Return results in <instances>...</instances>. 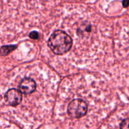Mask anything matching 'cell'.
Segmentation results:
<instances>
[{
	"label": "cell",
	"mask_w": 129,
	"mask_h": 129,
	"mask_svg": "<svg viewBox=\"0 0 129 129\" xmlns=\"http://www.w3.org/2000/svg\"><path fill=\"white\" fill-rule=\"evenodd\" d=\"M19 90L25 94H31L36 89V83L33 79L25 78L20 82L18 86Z\"/></svg>",
	"instance_id": "obj_4"
},
{
	"label": "cell",
	"mask_w": 129,
	"mask_h": 129,
	"mask_svg": "<svg viewBox=\"0 0 129 129\" xmlns=\"http://www.w3.org/2000/svg\"><path fill=\"white\" fill-rule=\"evenodd\" d=\"M88 105L84 101L76 99L69 103L68 107V113L71 117L79 118L86 114Z\"/></svg>",
	"instance_id": "obj_2"
},
{
	"label": "cell",
	"mask_w": 129,
	"mask_h": 129,
	"mask_svg": "<svg viewBox=\"0 0 129 129\" xmlns=\"http://www.w3.org/2000/svg\"><path fill=\"white\" fill-rule=\"evenodd\" d=\"M73 40L68 34L62 30H56L52 34L48 40V45L57 55H62L70 50Z\"/></svg>",
	"instance_id": "obj_1"
},
{
	"label": "cell",
	"mask_w": 129,
	"mask_h": 129,
	"mask_svg": "<svg viewBox=\"0 0 129 129\" xmlns=\"http://www.w3.org/2000/svg\"><path fill=\"white\" fill-rule=\"evenodd\" d=\"M122 5L124 8H127L129 6V0H123Z\"/></svg>",
	"instance_id": "obj_9"
},
{
	"label": "cell",
	"mask_w": 129,
	"mask_h": 129,
	"mask_svg": "<svg viewBox=\"0 0 129 129\" xmlns=\"http://www.w3.org/2000/svg\"><path fill=\"white\" fill-rule=\"evenodd\" d=\"M29 37L31 39H37L39 38V33L36 31H33L29 34Z\"/></svg>",
	"instance_id": "obj_8"
},
{
	"label": "cell",
	"mask_w": 129,
	"mask_h": 129,
	"mask_svg": "<svg viewBox=\"0 0 129 129\" xmlns=\"http://www.w3.org/2000/svg\"><path fill=\"white\" fill-rule=\"evenodd\" d=\"M17 46L15 45H5L0 48V55L3 56L8 55L10 53L13 51Z\"/></svg>",
	"instance_id": "obj_5"
},
{
	"label": "cell",
	"mask_w": 129,
	"mask_h": 129,
	"mask_svg": "<svg viewBox=\"0 0 129 129\" xmlns=\"http://www.w3.org/2000/svg\"><path fill=\"white\" fill-rule=\"evenodd\" d=\"M5 100L9 105L13 107L18 105L22 100V93L15 88L9 89L5 95Z\"/></svg>",
	"instance_id": "obj_3"
},
{
	"label": "cell",
	"mask_w": 129,
	"mask_h": 129,
	"mask_svg": "<svg viewBox=\"0 0 129 129\" xmlns=\"http://www.w3.org/2000/svg\"><path fill=\"white\" fill-rule=\"evenodd\" d=\"M120 129H129V117L122 120L120 123Z\"/></svg>",
	"instance_id": "obj_7"
},
{
	"label": "cell",
	"mask_w": 129,
	"mask_h": 129,
	"mask_svg": "<svg viewBox=\"0 0 129 129\" xmlns=\"http://www.w3.org/2000/svg\"><path fill=\"white\" fill-rule=\"evenodd\" d=\"M91 31V25L90 24H87L86 23L82 24L80 26H79V29L78 30V34L79 35H82V36H85V35Z\"/></svg>",
	"instance_id": "obj_6"
}]
</instances>
